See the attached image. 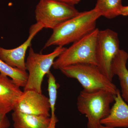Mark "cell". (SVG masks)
<instances>
[{
	"mask_svg": "<svg viewBox=\"0 0 128 128\" xmlns=\"http://www.w3.org/2000/svg\"><path fill=\"white\" fill-rule=\"evenodd\" d=\"M13 128H48L50 117L25 114L14 110L12 114Z\"/></svg>",
	"mask_w": 128,
	"mask_h": 128,
	"instance_id": "13",
	"label": "cell"
},
{
	"mask_svg": "<svg viewBox=\"0 0 128 128\" xmlns=\"http://www.w3.org/2000/svg\"><path fill=\"white\" fill-rule=\"evenodd\" d=\"M120 50L117 33L109 28L99 30L96 48L97 66L112 81L114 76L112 72V63Z\"/></svg>",
	"mask_w": 128,
	"mask_h": 128,
	"instance_id": "7",
	"label": "cell"
},
{
	"mask_svg": "<svg viewBox=\"0 0 128 128\" xmlns=\"http://www.w3.org/2000/svg\"><path fill=\"white\" fill-rule=\"evenodd\" d=\"M122 0H97L96 8L101 16L109 19L120 15Z\"/></svg>",
	"mask_w": 128,
	"mask_h": 128,
	"instance_id": "14",
	"label": "cell"
},
{
	"mask_svg": "<svg viewBox=\"0 0 128 128\" xmlns=\"http://www.w3.org/2000/svg\"><path fill=\"white\" fill-rule=\"evenodd\" d=\"M0 73L10 77L20 87L24 88L28 78L26 70L12 67L0 59Z\"/></svg>",
	"mask_w": 128,
	"mask_h": 128,
	"instance_id": "15",
	"label": "cell"
},
{
	"mask_svg": "<svg viewBox=\"0 0 128 128\" xmlns=\"http://www.w3.org/2000/svg\"><path fill=\"white\" fill-rule=\"evenodd\" d=\"M79 13L74 6L56 0H40L35 10L36 22L52 30Z\"/></svg>",
	"mask_w": 128,
	"mask_h": 128,
	"instance_id": "6",
	"label": "cell"
},
{
	"mask_svg": "<svg viewBox=\"0 0 128 128\" xmlns=\"http://www.w3.org/2000/svg\"><path fill=\"white\" fill-rule=\"evenodd\" d=\"M48 78V91L49 94V101L50 104L51 115L50 118H56L55 114V105L57 97V90L60 85L56 82L54 76L50 71L46 74Z\"/></svg>",
	"mask_w": 128,
	"mask_h": 128,
	"instance_id": "16",
	"label": "cell"
},
{
	"mask_svg": "<svg viewBox=\"0 0 128 128\" xmlns=\"http://www.w3.org/2000/svg\"><path fill=\"white\" fill-rule=\"evenodd\" d=\"M99 128H109V127H106V126H103V125H101L99 127Z\"/></svg>",
	"mask_w": 128,
	"mask_h": 128,
	"instance_id": "21",
	"label": "cell"
},
{
	"mask_svg": "<svg viewBox=\"0 0 128 128\" xmlns=\"http://www.w3.org/2000/svg\"><path fill=\"white\" fill-rule=\"evenodd\" d=\"M58 121V120L57 117L54 118H50V122L48 128H56V126Z\"/></svg>",
	"mask_w": 128,
	"mask_h": 128,
	"instance_id": "20",
	"label": "cell"
},
{
	"mask_svg": "<svg viewBox=\"0 0 128 128\" xmlns=\"http://www.w3.org/2000/svg\"><path fill=\"white\" fill-rule=\"evenodd\" d=\"M49 98L32 90L24 91L14 110L25 114L50 117Z\"/></svg>",
	"mask_w": 128,
	"mask_h": 128,
	"instance_id": "8",
	"label": "cell"
},
{
	"mask_svg": "<svg viewBox=\"0 0 128 128\" xmlns=\"http://www.w3.org/2000/svg\"><path fill=\"white\" fill-rule=\"evenodd\" d=\"M114 102L109 114L101 120V124L109 128H128V104L122 98L118 89L114 96Z\"/></svg>",
	"mask_w": 128,
	"mask_h": 128,
	"instance_id": "11",
	"label": "cell"
},
{
	"mask_svg": "<svg viewBox=\"0 0 128 128\" xmlns=\"http://www.w3.org/2000/svg\"><path fill=\"white\" fill-rule=\"evenodd\" d=\"M43 28L41 24L36 22L31 26L28 39L20 46L11 49L0 46V59L11 66L26 71L25 60L26 52L28 48L31 46L33 39Z\"/></svg>",
	"mask_w": 128,
	"mask_h": 128,
	"instance_id": "9",
	"label": "cell"
},
{
	"mask_svg": "<svg viewBox=\"0 0 128 128\" xmlns=\"http://www.w3.org/2000/svg\"><path fill=\"white\" fill-rule=\"evenodd\" d=\"M12 79L0 73V113L13 111L23 93Z\"/></svg>",
	"mask_w": 128,
	"mask_h": 128,
	"instance_id": "10",
	"label": "cell"
},
{
	"mask_svg": "<svg viewBox=\"0 0 128 128\" xmlns=\"http://www.w3.org/2000/svg\"><path fill=\"white\" fill-rule=\"evenodd\" d=\"M128 54L126 51L120 50L114 57L112 65L114 75L118 76L121 89V95L124 100L128 103V70L126 64Z\"/></svg>",
	"mask_w": 128,
	"mask_h": 128,
	"instance_id": "12",
	"label": "cell"
},
{
	"mask_svg": "<svg viewBox=\"0 0 128 128\" xmlns=\"http://www.w3.org/2000/svg\"><path fill=\"white\" fill-rule=\"evenodd\" d=\"M66 48L64 46H58L50 54H42L35 52L30 46L28 55L25 61L26 70L28 73L24 91L32 90L42 94L41 86L44 76L50 71L56 59Z\"/></svg>",
	"mask_w": 128,
	"mask_h": 128,
	"instance_id": "5",
	"label": "cell"
},
{
	"mask_svg": "<svg viewBox=\"0 0 128 128\" xmlns=\"http://www.w3.org/2000/svg\"><path fill=\"white\" fill-rule=\"evenodd\" d=\"M120 15L124 16H128V6H122L120 10Z\"/></svg>",
	"mask_w": 128,
	"mask_h": 128,
	"instance_id": "19",
	"label": "cell"
},
{
	"mask_svg": "<svg viewBox=\"0 0 128 128\" xmlns=\"http://www.w3.org/2000/svg\"><path fill=\"white\" fill-rule=\"evenodd\" d=\"M10 122L6 114L0 113V128H9Z\"/></svg>",
	"mask_w": 128,
	"mask_h": 128,
	"instance_id": "17",
	"label": "cell"
},
{
	"mask_svg": "<svg viewBox=\"0 0 128 128\" xmlns=\"http://www.w3.org/2000/svg\"><path fill=\"white\" fill-rule=\"evenodd\" d=\"M56 0L66 2L74 6L75 5L78 4L81 0Z\"/></svg>",
	"mask_w": 128,
	"mask_h": 128,
	"instance_id": "18",
	"label": "cell"
},
{
	"mask_svg": "<svg viewBox=\"0 0 128 128\" xmlns=\"http://www.w3.org/2000/svg\"><path fill=\"white\" fill-rule=\"evenodd\" d=\"M115 95L101 90L89 92L82 90L77 99V107L88 119L87 128H99L100 121L109 114L110 105L114 102Z\"/></svg>",
	"mask_w": 128,
	"mask_h": 128,
	"instance_id": "2",
	"label": "cell"
},
{
	"mask_svg": "<svg viewBox=\"0 0 128 128\" xmlns=\"http://www.w3.org/2000/svg\"><path fill=\"white\" fill-rule=\"evenodd\" d=\"M101 16L95 8L80 12L53 30L44 48L52 46H64L78 41L96 29V21Z\"/></svg>",
	"mask_w": 128,
	"mask_h": 128,
	"instance_id": "1",
	"label": "cell"
},
{
	"mask_svg": "<svg viewBox=\"0 0 128 128\" xmlns=\"http://www.w3.org/2000/svg\"><path fill=\"white\" fill-rule=\"evenodd\" d=\"M99 30L97 28L66 48L54 62L53 67L60 70L65 66L81 64L97 66L96 48Z\"/></svg>",
	"mask_w": 128,
	"mask_h": 128,
	"instance_id": "3",
	"label": "cell"
},
{
	"mask_svg": "<svg viewBox=\"0 0 128 128\" xmlns=\"http://www.w3.org/2000/svg\"><path fill=\"white\" fill-rule=\"evenodd\" d=\"M68 78L77 80L86 91L92 92L104 90L116 95V86L102 73L96 65L81 64L63 67L60 70Z\"/></svg>",
	"mask_w": 128,
	"mask_h": 128,
	"instance_id": "4",
	"label": "cell"
}]
</instances>
